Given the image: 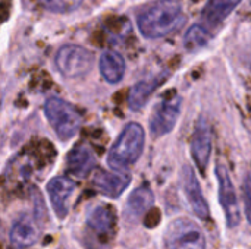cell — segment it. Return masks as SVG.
I'll return each instance as SVG.
<instances>
[{
  "label": "cell",
  "mask_w": 251,
  "mask_h": 249,
  "mask_svg": "<svg viewBox=\"0 0 251 249\" xmlns=\"http://www.w3.org/2000/svg\"><path fill=\"white\" fill-rule=\"evenodd\" d=\"M209 40H210L209 31L204 26L197 23V25H193L187 31V34L184 37V45L188 51H197V50L203 48L209 43Z\"/></svg>",
  "instance_id": "19"
},
{
  "label": "cell",
  "mask_w": 251,
  "mask_h": 249,
  "mask_svg": "<svg viewBox=\"0 0 251 249\" xmlns=\"http://www.w3.org/2000/svg\"><path fill=\"white\" fill-rule=\"evenodd\" d=\"M38 239V227L35 219L21 216L13 222L9 232V242L13 249H26L32 247Z\"/></svg>",
  "instance_id": "13"
},
{
  "label": "cell",
  "mask_w": 251,
  "mask_h": 249,
  "mask_svg": "<svg viewBox=\"0 0 251 249\" xmlns=\"http://www.w3.org/2000/svg\"><path fill=\"white\" fill-rule=\"evenodd\" d=\"M99 70L104 81L118 84L122 81L126 70L125 59L115 50H104L99 59Z\"/></svg>",
  "instance_id": "16"
},
{
  "label": "cell",
  "mask_w": 251,
  "mask_h": 249,
  "mask_svg": "<svg viewBox=\"0 0 251 249\" xmlns=\"http://www.w3.org/2000/svg\"><path fill=\"white\" fill-rule=\"evenodd\" d=\"M241 1L243 0H209L201 12L204 25L218 26L240 6Z\"/></svg>",
  "instance_id": "17"
},
{
  "label": "cell",
  "mask_w": 251,
  "mask_h": 249,
  "mask_svg": "<svg viewBox=\"0 0 251 249\" xmlns=\"http://www.w3.org/2000/svg\"><path fill=\"white\" fill-rule=\"evenodd\" d=\"M212 131L204 119H199L193 138H191V156L197 167L204 173L212 154Z\"/></svg>",
  "instance_id": "10"
},
{
  "label": "cell",
  "mask_w": 251,
  "mask_h": 249,
  "mask_svg": "<svg viewBox=\"0 0 251 249\" xmlns=\"http://www.w3.org/2000/svg\"><path fill=\"white\" fill-rule=\"evenodd\" d=\"M181 106H182V98L175 90L168 91L157 101L150 117V132L153 136L160 138L172 132V129L178 122Z\"/></svg>",
  "instance_id": "6"
},
{
  "label": "cell",
  "mask_w": 251,
  "mask_h": 249,
  "mask_svg": "<svg viewBox=\"0 0 251 249\" xmlns=\"http://www.w3.org/2000/svg\"><path fill=\"white\" fill-rule=\"evenodd\" d=\"M163 244L165 249H206V236L196 222L181 217L168 225Z\"/></svg>",
  "instance_id": "4"
},
{
  "label": "cell",
  "mask_w": 251,
  "mask_h": 249,
  "mask_svg": "<svg viewBox=\"0 0 251 249\" xmlns=\"http://www.w3.org/2000/svg\"><path fill=\"white\" fill-rule=\"evenodd\" d=\"M54 65L62 76L75 79L87 75L91 70L94 65V56L82 45L65 44L57 50L54 56Z\"/></svg>",
  "instance_id": "5"
},
{
  "label": "cell",
  "mask_w": 251,
  "mask_h": 249,
  "mask_svg": "<svg viewBox=\"0 0 251 249\" xmlns=\"http://www.w3.org/2000/svg\"><path fill=\"white\" fill-rule=\"evenodd\" d=\"M44 114L62 141L74 138L82 125V116L76 107L57 97H50L44 103Z\"/></svg>",
  "instance_id": "3"
},
{
  "label": "cell",
  "mask_w": 251,
  "mask_h": 249,
  "mask_svg": "<svg viewBox=\"0 0 251 249\" xmlns=\"http://www.w3.org/2000/svg\"><path fill=\"white\" fill-rule=\"evenodd\" d=\"M243 194H244V211L246 217L251 225V172H249L243 182Z\"/></svg>",
  "instance_id": "21"
},
{
  "label": "cell",
  "mask_w": 251,
  "mask_h": 249,
  "mask_svg": "<svg viewBox=\"0 0 251 249\" xmlns=\"http://www.w3.org/2000/svg\"><path fill=\"white\" fill-rule=\"evenodd\" d=\"M131 183V176L125 172H106V170H97L93 176V185L94 188L109 197V198H118L124 194V191Z\"/></svg>",
  "instance_id": "12"
},
{
  "label": "cell",
  "mask_w": 251,
  "mask_h": 249,
  "mask_svg": "<svg viewBox=\"0 0 251 249\" xmlns=\"http://www.w3.org/2000/svg\"><path fill=\"white\" fill-rule=\"evenodd\" d=\"M40 4L53 13H71L76 10L84 0H38Z\"/></svg>",
  "instance_id": "20"
},
{
  "label": "cell",
  "mask_w": 251,
  "mask_h": 249,
  "mask_svg": "<svg viewBox=\"0 0 251 249\" xmlns=\"http://www.w3.org/2000/svg\"><path fill=\"white\" fill-rule=\"evenodd\" d=\"M50 204L59 219H65L69 213V200L75 191V183L65 176L53 178L46 186Z\"/></svg>",
  "instance_id": "9"
},
{
  "label": "cell",
  "mask_w": 251,
  "mask_h": 249,
  "mask_svg": "<svg viewBox=\"0 0 251 249\" xmlns=\"http://www.w3.org/2000/svg\"><path fill=\"white\" fill-rule=\"evenodd\" d=\"M185 22L182 4L178 0H159L143 9L137 16L140 32L146 38H162L176 29Z\"/></svg>",
  "instance_id": "1"
},
{
  "label": "cell",
  "mask_w": 251,
  "mask_h": 249,
  "mask_svg": "<svg viewBox=\"0 0 251 249\" xmlns=\"http://www.w3.org/2000/svg\"><path fill=\"white\" fill-rule=\"evenodd\" d=\"M166 79V73L153 75L150 78H146L143 81H138L128 92V106L131 110H140L143 109L147 101L150 100L151 94L162 85V82Z\"/></svg>",
  "instance_id": "14"
},
{
  "label": "cell",
  "mask_w": 251,
  "mask_h": 249,
  "mask_svg": "<svg viewBox=\"0 0 251 249\" xmlns=\"http://www.w3.org/2000/svg\"><path fill=\"white\" fill-rule=\"evenodd\" d=\"M154 203L153 191L149 186H140L135 191L131 192L126 207H125V216L131 220L140 219Z\"/></svg>",
  "instance_id": "18"
},
{
  "label": "cell",
  "mask_w": 251,
  "mask_h": 249,
  "mask_svg": "<svg viewBox=\"0 0 251 249\" xmlns=\"http://www.w3.org/2000/svg\"><path fill=\"white\" fill-rule=\"evenodd\" d=\"M215 173H216L218 186H219V203L225 213L226 226L229 229H234L240 225V220H241L235 186L232 183V179H231L229 172L225 167V164L218 163Z\"/></svg>",
  "instance_id": "7"
},
{
  "label": "cell",
  "mask_w": 251,
  "mask_h": 249,
  "mask_svg": "<svg viewBox=\"0 0 251 249\" xmlns=\"http://www.w3.org/2000/svg\"><path fill=\"white\" fill-rule=\"evenodd\" d=\"M181 182H182L184 194L187 197V201L191 205L193 213L201 220H209V217H210L209 204H207V201H206V198L203 195L199 179H197L194 170L190 166H184L182 175H181Z\"/></svg>",
  "instance_id": "8"
},
{
  "label": "cell",
  "mask_w": 251,
  "mask_h": 249,
  "mask_svg": "<svg viewBox=\"0 0 251 249\" xmlns=\"http://www.w3.org/2000/svg\"><path fill=\"white\" fill-rule=\"evenodd\" d=\"M146 134L141 125L128 123L107 154V164L112 170L125 172L129 166L135 164L144 150Z\"/></svg>",
  "instance_id": "2"
},
{
  "label": "cell",
  "mask_w": 251,
  "mask_h": 249,
  "mask_svg": "<svg viewBox=\"0 0 251 249\" xmlns=\"http://www.w3.org/2000/svg\"><path fill=\"white\" fill-rule=\"evenodd\" d=\"M85 222L88 229L99 238L109 239L115 233V226H116V217L113 210L109 205H93L88 208Z\"/></svg>",
  "instance_id": "11"
},
{
  "label": "cell",
  "mask_w": 251,
  "mask_h": 249,
  "mask_svg": "<svg viewBox=\"0 0 251 249\" xmlns=\"http://www.w3.org/2000/svg\"><path fill=\"white\" fill-rule=\"evenodd\" d=\"M96 166V157L87 145H76L66 157V169L76 178L88 176Z\"/></svg>",
  "instance_id": "15"
}]
</instances>
